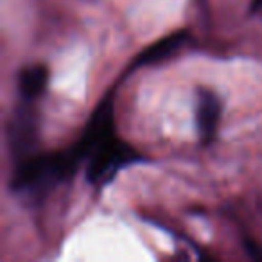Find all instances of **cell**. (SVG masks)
Returning a JSON list of instances; mask_svg holds the SVG:
<instances>
[{
	"mask_svg": "<svg viewBox=\"0 0 262 262\" xmlns=\"http://www.w3.org/2000/svg\"><path fill=\"white\" fill-rule=\"evenodd\" d=\"M251 9H253V11L262 9V0H253V6H251Z\"/></svg>",
	"mask_w": 262,
	"mask_h": 262,
	"instance_id": "9c48e42d",
	"label": "cell"
},
{
	"mask_svg": "<svg viewBox=\"0 0 262 262\" xmlns=\"http://www.w3.org/2000/svg\"><path fill=\"white\" fill-rule=\"evenodd\" d=\"M219 119H221V102L217 95L207 88H200L196 102V126L203 144H208L215 139Z\"/></svg>",
	"mask_w": 262,
	"mask_h": 262,
	"instance_id": "5b68a950",
	"label": "cell"
},
{
	"mask_svg": "<svg viewBox=\"0 0 262 262\" xmlns=\"http://www.w3.org/2000/svg\"><path fill=\"white\" fill-rule=\"evenodd\" d=\"M246 250H248V253H250L253 258H257V260H262V248L260 246H257V244H253V243H246Z\"/></svg>",
	"mask_w": 262,
	"mask_h": 262,
	"instance_id": "ba28073f",
	"label": "cell"
},
{
	"mask_svg": "<svg viewBox=\"0 0 262 262\" xmlns=\"http://www.w3.org/2000/svg\"><path fill=\"white\" fill-rule=\"evenodd\" d=\"M38 129H40V119L34 108L33 101L24 99L11 113L8 122V146L9 151L16 160L33 155V149L38 142Z\"/></svg>",
	"mask_w": 262,
	"mask_h": 262,
	"instance_id": "3957f363",
	"label": "cell"
},
{
	"mask_svg": "<svg viewBox=\"0 0 262 262\" xmlns=\"http://www.w3.org/2000/svg\"><path fill=\"white\" fill-rule=\"evenodd\" d=\"M49 81V70L43 65H31L26 67L18 74V90L20 95L27 101H34L43 94Z\"/></svg>",
	"mask_w": 262,
	"mask_h": 262,
	"instance_id": "52a82bcc",
	"label": "cell"
},
{
	"mask_svg": "<svg viewBox=\"0 0 262 262\" xmlns=\"http://www.w3.org/2000/svg\"><path fill=\"white\" fill-rule=\"evenodd\" d=\"M79 162L81 157L74 147L63 153H33L18 160L11 178V190L22 196L41 200L63 180L70 178Z\"/></svg>",
	"mask_w": 262,
	"mask_h": 262,
	"instance_id": "6da1fadb",
	"label": "cell"
},
{
	"mask_svg": "<svg viewBox=\"0 0 262 262\" xmlns=\"http://www.w3.org/2000/svg\"><path fill=\"white\" fill-rule=\"evenodd\" d=\"M189 34L185 31H178V33H172L169 36L160 38L158 41H155L151 47H147L144 52H140L137 56L133 67H147V65H157V63H162L164 59L174 56L180 49L185 45Z\"/></svg>",
	"mask_w": 262,
	"mask_h": 262,
	"instance_id": "8992f818",
	"label": "cell"
},
{
	"mask_svg": "<svg viewBox=\"0 0 262 262\" xmlns=\"http://www.w3.org/2000/svg\"><path fill=\"white\" fill-rule=\"evenodd\" d=\"M113 131H115V124H113V101L112 94H110L99 102L95 112L92 113L90 120H88L86 127H84L83 137L74 146V149L81 157V160L88 158L92 151L97 149L101 144H104L106 140L112 139Z\"/></svg>",
	"mask_w": 262,
	"mask_h": 262,
	"instance_id": "277c9868",
	"label": "cell"
},
{
	"mask_svg": "<svg viewBox=\"0 0 262 262\" xmlns=\"http://www.w3.org/2000/svg\"><path fill=\"white\" fill-rule=\"evenodd\" d=\"M140 160V155L137 153L126 142L112 137L104 144L94 149L88 157L86 180L92 185H106L110 183L119 171H122L127 165Z\"/></svg>",
	"mask_w": 262,
	"mask_h": 262,
	"instance_id": "7a4b0ae2",
	"label": "cell"
}]
</instances>
